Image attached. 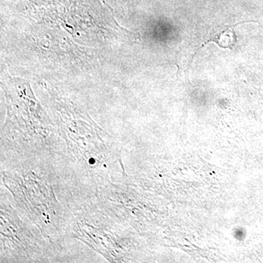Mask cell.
<instances>
[{"instance_id":"cell-2","label":"cell","mask_w":263,"mask_h":263,"mask_svg":"<svg viewBox=\"0 0 263 263\" xmlns=\"http://www.w3.org/2000/svg\"><path fill=\"white\" fill-rule=\"evenodd\" d=\"M2 254L9 261H28L37 257L40 242L19 219L10 205L1 203Z\"/></svg>"},{"instance_id":"cell-3","label":"cell","mask_w":263,"mask_h":263,"mask_svg":"<svg viewBox=\"0 0 263 263\" xmlns=\"http://www.w3.org/2000/svg\"><path fill=\"white\" fill-rule=\"evenodd\" d=\"M246 22H243L235 24H226V25L215 27L211 32L209 37L205 43L202 44V46L197 50L196 54L202 47L210 42L216 43L219 48H224V49H233L238 43V37H237L236 32H235V27L239 24L246 23Z\"/></svg>"},{"instance_id":"cell-1","label":"cell","mask_w":263,"mask_h":263,"mask_svg":"<svg viewBox=\"0 0 263 263\" xmlns=\"http://www.w3.org/2000/svg\"><path fill=\"white\" fill-rule=\"evenodd\" d=\"M5 180L8 181L7 186H13L20 188H10V191L14 195V199L18 202L19 206L22 207L28 214L29 218L42 230L43 234L51 240L56 236L60 219L59 216L61 214L59 213V204L53 197V194L51 191H48L43 197V194L48 190L47 186L43 190V182L40 181L38 195L34 191L32 183L29 179L28 176H24L19 177L18 175L10 174L6 176L5 175Z\"/></svg>"}]
</instances>
